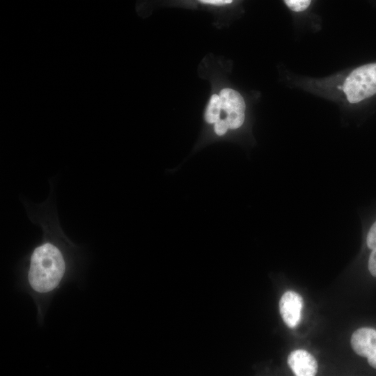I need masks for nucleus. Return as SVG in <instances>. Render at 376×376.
Here are the masks:
<instances>
[{"label": "nucleus", "instance_id": "f257e3e1", "mask_svg": "<svg viewBox=\"0 0 376 376\" xmlns=\"http://www.w3.org/2000/svg\"><path fill=\"white\" fill-rule=\"evenodd\" d=\"M50 197L40 205L26 204L30 218L43 230L42 240L29 256L25 273L28 288L39 297L52 295L64 283L70 272V251L76 249L62 233Z\"/></svg>", "mask_w": 376, "mask_h": 376}, {"label": "nucleus", "instance_id": "f03ea898", "mask_svg": "<svg viewBox=\"0 0 376 376\" xmlns=\"http://www.w3.org/2000/svg\"><path fill=\"white\" fill-rule=\"evenodd\" d=\"M292 82L318 96L344 104H359L376 95V63L322 78L300 77Z\"/></svg>", "mask_w": 376, "mask_h": 376}, {"label": "nucleus", "instance_id": "7ed1b4c3", "mask_svg": "<svg viewBox=\"0 0 376 376\" xmlns=\"http://www.w3.org/2000/svg\"><path fill=\"white\" fill-rule=\"evenodd\" d=\"M302 297L294 291H287L279 301V310L283 320L290 328H295L301 320Z\"/></svg>", "mask_w": 376, "mask_h": 376}, {"label": "nucleus", "instance_id": "20e7f679", "mask_svg": "<svg viewBox=\"0 0 376 376\" xmlns=\"http://www.w3.org/2000/svg\"><path fill=\"white\" fill-rule=\"evenodd\" d=\"M288 363L297 376H313L318 371L316 360L304 350L292 351L288 357Z\"/></svg>", "mask_w": 376, "mask_h": 376}, {"label": "nucleus", "instance_id": "39448f33", "mask_svg": "<svg viewBox=\"0 0 376 376\" xmlns=\"http://www.w3.org/2000/svg\"><path fill=\"white\" fill-rule=\"evenodd\" d=\"M351 345L358 355L369 357L376 352V330L368 327L356 330L351 337Z\"/></svg>", "mask_w": 376, "mask_h": 376}, {"label": "nucleus", "instance_id": "423d86ee", "mask_svg": "<svg viewBox=\"0 0 376 376\" xmlns=\"http://www.w3.org/2000/svg\"><path fill=\"white\" fill-rule=\"evenodd\" d=\"M221 110L227 114L233 112L245 113L246 103L244 97L237 91L226 88L219 92Z\"/></svg>", "mask_w": 376, "mask_h": 376}, {"label": "nucleus", "instance_id": "0eeeda50", "mask_svg": "<svg viewBox=\"0 0 376 376\" xmlns=\"http://www.w3.org/2000/svg\"><path fill=\"white\" fill-rule=\"evenodd\" d=\"M221 111L219 95L213 94L207 105L205 120L208 123H214L220 118Z\"/></svg>", "mask_w": 376, "mask_h": 376}, {"label": "nucleus", "instance_id": "6e6552de", "mask_svg": "<svg viewBox=\"0 0 376 376\" xmlns=\"http://www.w3.org/2000/svg\"><path fill=\"white\" fill-rule=\"evenodd\" d=\"M313 0H283L285 6L294 13H303L311 5Z\"/></svg>", "mask_w": 376, "mask_h": 376}, {"label": "nucleus", "instance_id": "1a4fd4ad", "mask_svg": "<svg viewBox=\"0 0 376 376\" xmlns=\"http://www.w3.org/2000/svg\"><path fill=\"white\" fill-rule=\"evenodd\" d=\"M225 119L228 124L229 129L236 130L244 124L245 113L233 112L227 114Z\"/></svg>", "mask_w": 376, "mask_h": 376}, {"label": "nucleus", "instance_id": "9d476101", "mask_svg": "<svg viewBox=\"0 0 376 376\" xmlns=\"http://www.w3.org/2000/svg\"><path fill=\"white\" fill-rule=\"evenodd\" d=\"M228 129L229 126L225 118H219L214 123V130L219 136L225 134Z\"/></svg>", "mask_w": 376, "mask_h": 376}, {"label": "nucleus", "instance_id": "9b49d317", "mask_svg": "<svg viewBox=\"0 0 376 376\" xmlns=\"http://www.w3.org/2000/svg\"><path fill=\"white\" fill-rule=\"evenodd\" d=\"M368 269L370 274L376 277V249L370 250L368 259Z\"/></svg>", "mask_w": 376, "mask_h": 376}, {"label": "nucleus", "instance_id": "f8f14e48", "mask_svg": "<svg viewBox=\"0 0 376 376\" xmlns=\"http://www.w3.org/2000/svg\"><path fill=\"white\" fill-rule=\"evenodd\" d=\"M199 3L205 5L223 6L233 3L235 0H196Z\"/></svg>", "mask_w": 376, "mask_h": 376}, {"label": "nucleus", "instance_id": "ddd939ff", "mask_svg": "<svg viewBox=\"0 0 376 376\" xmlns=\"http://www.w3.org/2000/svg\"><path fill=\"white\" fill-rule=\"evenodd\" d=\"M368 359V363L373 368H376V352L370 356Z\"/></svg>", "mask_w": 376, "mask_h": 376}]
</instances>
